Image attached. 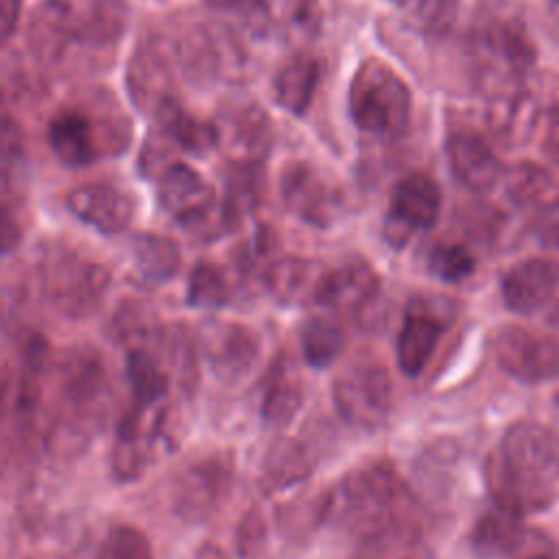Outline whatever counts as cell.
Listing matches in <instances>:
<instances>
[{
  "instance_id": "obj_47",
  "label": "cell",
  "mask_w": 559,
  "mask_h": 559,
  "mask_svg": "<svg viewBox=\"0 0 559 559\" xmlns=\"http://www.w3.org/2000/svg\"><path fill=\"white\" fill-rule=\"evenodd\" d=\"M20 20V0H2L0 4V33L2 39L9 41Z\"/></svg>"
},
{
  "instance_id": "obj_49",
  "label": "cell",
  "mask_w": 559,
  "mask_h": 559,
  "mask_svg": "<svg viewBox=\"0 0 559 559\" xmlns=\"http://www.w3.org/2000/svg\"><path fill=\"white\" fill-rule=\"evenodd\" d=\"M548 325H550L552 330H557V332H559V297L555 299L552 308L548 310Z\"/></svg>"
},
{
  "instance_id": "obj_45",
  "label": "cell",
  "mask_w": 559,
  "mask_h": 559,
  "mask_svg": "<svg viewBox=\"0 0 559 559\" xmlns=\"http://www.w3.org/2000/svg\"><path fill=\"white\" fill-rule=\"evenodd\" d=\"M544 153L559 164V94L550 100L546 111V131H544Z\"/></svg>"
},
{
  "instance_id": "obj_18",
  "label": "cell",
  "mask_w": 559,
  "mask_h": 559,
  "mask_svg": "<svg viewBox=\"0 0 559 559\" xmlns=\"http://www.w3.org/2000/svg\"><path fill=\"white\" fill-rule=\"evenodd\" d=\"M66 205L79 221L103 234L124 231L135 216V199L127 190L105 181L72 188Z\"/></svg>"
},
{
  "instance_id": "obj_39",
  "label": "cell",
  "mask_w": 559,
  "mask_h": 559,
  "mask_svg": "<svg viewBox=\"0 0 559 559\" xmlns=\"http://www.w3.org/2000/svg\"><path fill=\"white\" fill-rule=\"evenodd\" d=\"M207 7L229 17L251 37H266L273 28V13L266 0H205Z\"/></svg>"
},
{
  "instance_id": "obj_26",
  "label": "cell",
  "mask_w": 559,
  "mask_h": 559,
  "mask_svg": "<svg viewBox=\"0 0 559 559\" xmlns=\"http://www.w3.org/2000/svg\"><path fill=\"white\" fill-rule=\"evenodd\" d=\"M321 68L308 52H295L273 79L275 100L293 116H304L314 98Z\"/></svg>"
},
{
  "instance_id": "obj_28",
  "label": "cell",
  "mask_w": 559,
  "mask_h": 559,
  "mask_svg": "<svg viewBox=\"0 0 559 559\" xmlns=\"http://www.w3.org/2000/svg\"><path fill=\"white\" fill-rule=\"evenodd\" d=\"M526 535L528 528L522 524L520 515L493 504V509L476 520L469 542L480 557H511L524 544Z\"/></svg>"
},
{
  "instance_id": "obj_17",
  "label": "cell",
  "mask_w": 559,
  "mask_h": 559,
  "mask_svg": "<svg viewBox=\"0 0 559 559\" xmlns=\"http://www.w3.org/2000/svg\"><path fill=\"white\" fill-rule=\"evenodd\" d=\"M127 90L135 107L148 116L175 100V70L157 44L148 41L135 48L127 68Z\"/></svg>"
},
{
  "instance_id": "obj_13",
  "label": "cell",
  "mask_w": 559,
  "mask_h": 559,
  "mask_svg": "<svg viewBox=\"0 0 559 559\" xmlns=\"http://www.w3.org/2000/svg\"><path fill=\"white\" fill-rule=\"evenodd\" d=\"M280 188L284 205L314 227H330L343 207L341 190L308 162L288 164Z\"/></svg>"
},
{
  "instance_id": "obj_46",
  "label": "cell",
  "mask_w": 559,
  "mask_h": 559,
  "mask_svg": "<svg viewBox=\"0 0 559 559\" xmlns=\"http://www.w3.org/2000/svg\"><path fill=\"white\" fill-rule=\"evenodd\" d=\"M537 238L544 247L559 251V205L542 212L537 221Z\"/></svg>"
},
{
  "instance_id": "obj_27",
  "label": "cell",
  "mask_w": 559,
  "mask_h": 559,
  "mask_svg": "<svg viewBox=\"0 0 559 559\" xmlns=\"http://www.w3.org/2000/svg\"><path fill=\"white\" fill-rule=\"evenodd\" d=\"M504 188L509 199L526 210H552L559 205V177L537 164L520 162L504 173Z\"/></svg>"
},
{
  "instance_id": "obj_19",
  "label": "cell",
  "mask_w": 559,
  "mask_h": 559,
  "mask_svg": "<svg viewBox=\"0 0 559 559\" xmlns=\"http://www.w3.org/2000/svg\"><path fill=\"white\" fill-rule=\"evenodd\" d=\"M559 288V262L550 258H526L513 264L500 280L504 306L515 314L542 310Z\"/></svg>"
},
{
  "instance_id": "obj_51",
  "label": "cell",
  "mask_w": 559,
  "mask_h": 559,
  "mask_svg": "<svg viewBox=\"0 0 559 559\" xmlns=\"http://www.w3.org/2000/svg\"><path fill=\"white\" fill-rule=\"evenodd\" d=\"M555 404H557V406H559V393H557V397H555Z\"/></svg>"
},
{
  "instance_id": "obj_5",
  "label": "cell",
  "mask_w": 559,
  "mask_h": 559,
  "mask_svg": "<svg viewBox=\"0 0 559 559\" xmlns=\"http://www.w3.org/2000/svg\"><path fill=\"white\" fill-rule=\"evenodd\" d=\"M472 68L487 96L528 85L537 50L515 15H489L469 35Z\"/></svg>"
},
{
  "instance_id": "obj_7",
  "label": "cell",
  "mask_w": 559,
  "mask_h": 559,
  "mask_svg": "<svg viewBox=\"0 0 559 559\" xmlns=\"http://www.w3.org/2000/svg\"><path fill=\"white\" fill-rule=\"evenodd\" d=\"M41 284L55 310L68 319H85L103 304L111 273L68 247H50L41 258Z\"/></svg>"
},
{
  "instance_id": "obj_10",
  "label": "cell",
  "mask_w": 559,
  "mask_h": 559,
  "mask_svg": "<svg viewBox=\"0 0 559 559\" xmlns=\"http://www.w3.org/2000/svg\"><path fill=\"white\" fill-rule=\"evenodd\" d=\"M491 354L498 367L526 384L559 376V341L520 325H502L491 336Z\"/></svg>"
},
{
  "instance_id": "obj_42",
  "label": "cell",
  "mask_w": 559,
  "mask_h": 559,
  "mask_svg": "<svg viewBox=\"0 0 559 559\" xmlns=\"http://www.w3.org/2000/svg\"><path fill=\"white\" fill-rule=\"evenodd\" d=\"M284 15L293 33L312 39L321 28L319 0H284Z\"/></svg>"
},
{
  "instance_id": "obj_14",
  "label": "cell",
  "mask_w": 559,
  "mask_h": 559,
  "mask_svg": "<svg viewBox=\"0 0 559 559\" xmlns=\"http://www.w3.org/2000/svg\"><path fill=\"white\" fill-rule=\"evenodd\" d=\"M164 424V408L129 406L118 421L116 439L109 454V467L118 483L140 478L151 461L155 441Z\"/></svg>"
},
{
  "instance_id": "obj_25",
  "label": "cell",
  "mask_w": 559,
  "mask_h": 559,
  "mask_svg": "<svg viewBox=\"0 0 559 559\" xmlns=\"http://www.w3.org/2000/svg\"><path fill=\"white\" fill-rule=\"evenodd\" d=\"M378 290L380 277L373 266L360 258H352L330 269L321 304L336 312H358L373 301Z\"/></svg>"
},
{
  "instance_id": "obj_32",
  "label": "cell",
  "mask_w": 559,
  "mask_h": 559,
  "mask_svg": "<svg viewBox=\"0 0 559 559\" xmlns=\"http://www.w3.org/2000/svg\"><path fill=\"white\" fill-rule=\"evenodd\" d=\"M127 378L133 393L131 404L138 408H159L168 395L170 378L153 349H127Z\"/></svg>"
},
{
  "instance_id": "obj_30",
  "label": "cell",
  "mask_w": 559,
  "mask_h": 559,
  "mask_svg": "<svg viewBox=\"0 0 559 559\" xmlns=\"http://www.w3.org/2000/svg\"><path fill=\"white\" fill-rule=\"evenodd\" d=\"M304 402V384L299 371L293 367L288 356L275 360L269 371L262 397V417L271 426L288 424Z\"/></svg>"
},
{
  "instance_id": "obj_33",
  "label": "cell",
  "mask_w": 559,
  "mask_h": 559,
  "mask_svg": "<svg viewBox=\"0 0 559 559\" xmlns=\"http://www.w3.org/2000/svg\"><path fill=\"white\" fill-rule=\"evenodd\" d=\"M131 255L140 275L153 284L168 282L181 264L177 242L162 234H138L131 240Z\"/></svg>"
},
{
  "instance_id": "obj_24",
  "label": "cell",
  "mask_w": 559,
  "mask_h": 559,
  "mask_svg": "<svg viewBox=\"0 0 559 559\" xmlns=\"http://www.w3.org/2000/svg\"><path fill=\"white\" fill-rule=\"evenodd\" d=\"M539 118V105L528 85L496 92L487 100V127L502 146L524 144Z\"/></svg>"
},
{
  "instance_id": "obj_16",
  "label": "cell",
  "mask_w": 559,
  "mask_h": 559,
  "mask_svg": "<svg viewBox=\"0 0 559 559\" xmlns=\"http://www.w3.org/2000/svg\"><path fill=\"white\" fill-rule=\"evenodd\" d=\"M216 129L218 146L234 164H258L273 144L271 118L253 103H238L225 109Z\"/></svg>"
},
{
  "instance_id": "obj_11",
  "label": "cell",
  "mask_w": 559,
  "mask_h": 559,
  "mask_svg": "<svg viewBox=\"0 0 559 559\" xmlns=\"http://www.w3.org/2000/svg\"><path fill=\"white\" fill-rule=\"evenodd\" d=\"M441 210L439 186L424 173H411L402 177L393 192L389 212L384 218V240L393 249H402L413 231L430 229Z\"/></svg>"
},
{
  "instance_id": "obj_6",
  "label": "cell",
  "mask_w": 559,
  "mask_h": 559,
  "mask_svg": "<svg viewBox=\"0 0 559 559\" xmlns=\"http://www.w3.org/2000/svg\"><path fill=\"white\" fill-rule=\"evenodd\" d=\"M349 114L358 129L373 135H397L411 116V92L382 59H365L349 81Z\"/></svg>"
},
{
  "instance_id": "obj_9",
  "label": "cell",
  "mask_w": 559,
  "mask_h": 559,
  "mask_svg": "<svg viewBox=\"0 0 559 559\" xmlns=\"http://www.w3.org/2000/svg\"><path fill=\"white\" fill-rule=\"evenodd\" d=\"M332 397L347 424L360 430H378L391 415L393 382L380 362L358 360L336 376Z\"/></svg>"
},
{
  "instance_id": "obj_29",
  "label": "cell",
  "mask_w": 559,
  "mask_h": 559,
  "mask_svg": "<svg viewBox=\"0 0 559 559\" xmlns=\"http://www.w3.org/2000/svg\"><path fill=\"white\" fill-rule=\"evenodd\" d=\"M153 118L157 120L159 133H164L168 138V142H173L175 146H179L181 151H186L190 155L201 157L210 148L218 146L216 122L201 120V118L192 116L177 103V98L170 100L168 105H164Z\"/></svg>"
},
{
  "instance_id": "obj_20",
  "label": "cell",
  "mask_w": 559,
  "mask_h": 559,
  "mask_svg": "<svg viewBox=\"0 0 559 559\" xmlns=\"http://www.w3.org/2000/svg\"><path fill=\"white\" fill-rule=\"evenodd\" d=\"M330 269L312 258H280L264 269V286L284 306L321 304Z\"/></svg>"
},
{
  "instance_id": "obj_31",
  "label": "cell",
  "mask_w": 559,
  "mask_h": 559,
  "mask_svg": "<svg viewBox=\"0 0 559 559\" xmlns=\"http://www.w3.org/2000/svg\"><path fill=\"white\" fill-rule=\"evenodd\" d=\"M314 461L304 443L282 437L264 454L262 485L266 491H282L304 483L312 474Z\"/></svg>"
},
{
  "instance_id": "obj_3",
  "label": "cell",
  "mask_w": 559,
  "mask_h": 559,
  "mask_svg": "<svg viewBox=\"0 0 559 559\" xmlns=\"http://www.w3.org/2000/svg\"><path fill=\"white\" fill-rule=\"evenodd\" d=\"M127 28L124 0H44L31 22L33 50L59 61L72 48L107 50Z\"/></svg>"
},
{
  "instance_id": "obj_1",
  "label": "cell",
  "mask_w": 559,
  "mask_h": 559,
  "mask_svg": "<svg viewBox=\"0 0 559 559\" xmlns=\"http://www.w3.org/2000/svg\"><path fill=\"white\" fill-rule=\"evenodd\" d=\"M493 504L520 518L548 509L559 489V437L537 421H515L485 463Z\"/></svg>"
},
{
  "instance_id": "obj_22",
  "label": "cell",
  "mask_w": 559,
  "mask_h": 559,
  "mask_svg": "<svg viewBox=\"0 0 559 559\" xmlns=\"http://www.w3.org/2000/svg\"><path fill=\"white\" fill-rule=\"evenodd\" d=\"M157 201L181 225L201 218L216 205L210 181L199 170L177 162L157 177Z\"/></svg>"
},
{
  "instance_id": "obj_48",
  "label": "cell",
  "mask_w": 559,
  "mask_h": 559,
  "mask_svg": "<svg viewBox=\"0 0 559 559\" xmlns=\"http://www.w3.org/2000/svg\"><path fill=\"white\" fill-rule=\"evenodd\" d=\"M199 559H227L225 555H223V550L218 548V546H201V550H199Z\"/></svg>"
},
{
  "instance_id": "obj_41",
  "label": "cell",
  "mask_w": 559,
  "mask_h": 559,
  "mask_svg": "<svg viewBox=\"0 0 559 559\" xmlns=\"http://www.w3.org/2000/svg\"><path fill=\"white\" fill-rule=\"evenodd\" d=\"M96 559H153V548L140 528L116 524L100 542Z\"/></svg>"
},
{
  "instance_id": "obj_21",
  "label": "cell",
  "mask_w": 559,
  "mask_h": 559,
  "mask_svg": "<svg viewBox=\"0 0 559 559\" xmlns=\"http://www.w3.org/2000/svg\"><path fill=\"white\" fill-rule=\"evenodd\" d=\"M445 155L452 175L472 192H487L502 177V164L493 146L472 129L450 133Z\"/></svg>"
},
{
  "instance_id": "obj_44",
  "label": "cell",
  "mask_w": 559,
  "mask_h": 559,
  "mask_svg": "<svg viewBox=\"0 0 559 559\" xmlns=\"http://www.w3.org/2000/svg\"><path fill=\"white\" fill-rule=\"evenodd\" d=\"M511 559H559V550L544 533L528 531L524 544L511 555Z\"/></svg>"
},
{
  "instance_id": "obj_23",
  "label": "cell",
  "mask_w": 559,
  "mask_h": 559,
  "mask_svg": "<svg viewBox=\"0 0 559 559\" xmlns=\"http://www.w3.org/2000/svg\"><path fill=\"white\" fill-rule=\"evenodd\" d=\"M443 330L445 321L432 304L424 299L411 304L397 334V367L404 376L415 378L426 369Z\"/></svg>"
},
{
  "instance_id": "obj_40",
  "label": "cell",
  "mask_w": 559,
  "mask_h": 559,
  "mask_svg": "<svg viewBox=\"0 0 559 559\" xmlns=\"http://www.w3.org/2000/svg\"><path fill=\"white\" fill-rule=\"evenodd\" d=\"M428 269L437 280H441L445 284H456L474 273L476 258L465 245L445 242V245H437L430 251Z\"/></svg>"
},
{
  "instance_id": "obj_4",
  "label": "cell",
  "mask_w": 559,
  "mask_h": 559,
  "mask_svg": "<svg viewBox=\"0 0 559 559\" xmlns=\"http://www.w3.org/2000/svg\"><path fill=\"white\" fill-rule=\"evenodd\" d=\"M107 94L83 103L63 105L48 122V144L55 157L70 166H87L105 155H116L129 144V120Z\"/></svg>"
},
{
  "instance_id": "obj_36",
  "label": "cell",
  "mask_w": 559,
  "mask_h": 559,
  "mask_svg": "<svg viewBox=\"0 0 559 559\" xmlns=\"http://www.w3.org/2000/svg\"><path fill=\"white\" fill-rule=\"evenodd\" d=\"M402 11L406 24L421 35L443 37L459 17L461 0H391Z\"/></svg>"
},
{
  "instance_id": "obj_2",
  "label": "cell",
  "mask_w": 559,
  "mask_h": 559,
  "mask_svg": "<svg viewBox=\"0 0 559 559\" xmlns=\"http://www.w3.org/2000/svg\"><path fill=\"white\" fill-rule=\"evenodd\" d=\"M325 520L360 539L395 526H419L413 498L389 463L349 472L325 493Z\"/></svg>"
},
{
  "instance_id": "obj_15",
  "label": "cell",
  "mask_w": 559,
  "mask_h": 559,
  "mask_svg": "<svg viewBox=\"0 0 559 559\" xmlns=\"http://www.w3.org/2000/svg\"><path fill=\"white\" fill-rule=\"evenodd\" d=\"M201 343L212 373L223 382H238L245 378L260 356L258 334L234 321L210 323L203 330Z\"/></svg>"
},
{
  "instance_id": "obj_50",
  "label": "cell",
  "mask_w": 559,
  "mask_h": 559,
  "mask_svg": "<svg viewBox=\"0 0 559 559\" xmlns=\"http://www.w3.org/2000/svg\"><path fill=\"white\" fill-rule=\"evenodd\" d=\"M548 9H550V15L559 22V0H548Z\"/></svg>"
},
{
  "instance_id": "obj_34",
  "label": "cell",
  "mask_w": 559,
  "mask_h": 559,
  "mask_svg": "<svg viewBox=\"0 0 559 559\" xmlns=\"http://www.w3.org/2000/svg\"><path fill=\"white\" fill-rule=\"evenodd\" d=\"M109 336L127 349H153L162 341L164 330L146 304L124 301L109 321Z\"/></svg>"
},
{
  "instance_id": "obj_38",
  "label": "cell",
  "mask_w": 559,
  "mask_h": 559,
  "mask_svg": "<svg viewBox=\"0 0 559 559\" xmlns=\"http://www.w3.org/2000/svg\"><path fill=\"white\" fill-rule=\"evenodd\" d=\"M229 299L225 271L207 260L194 264L188 280V304L194 308H221Z\"/></svg>"
},
{
  "instance_id": "obj_37",
  "label": "cell",
  "mask_w": 559,
  "mask_h": 559,
  "mask_svg": "<svg viewBox=\"0 0 559 559\" xmlns=\"http://www.w3.org/2000/svg\"><path fill=\"white\" fill-rule=\"evenodd\" d=\"M345 347V332L330 319L314 317L301 330V354L310 367L332 365Z\"/></svg>"
},
{
  "instance_id": "obj_8",
  "label": "cell",
  "mask_w": 559,
  "mask_h": 559,
  "mask_svg": "<svg viewBox=\"0 0 559 559\" xmlns=\"http://www.w3.org/2000/svg\"><path fill=\"white\" fill-rule=\"evenodd\" d=\"M61 430L72 437L94 428L109 402V378L103 356L92 347L70 352L59 369Z\"/></svg>"
},
{
  "instance_id": "obj_43",
  "label": "cell",
  "mask_w": 559,
  "mask_h": 559,
  "mask_svg": "<svg viewBox=\"0 0 559 559\" xmlns=\"http://www.w3.org/2000/svg\"><path fill=\"white\" fill-rule=\"evenodd\" d=\"M264 539H266V526H264V520L262 515L251 509L238 524V531H236V548L242 557H253L262 550L264 546Z\"/></svg>"
},
{
  "instance_id": "obj_12",
  "label": "cell",
  "mask_w": 559,
  "mask_h": 559,
  "mask_svg": "<svg viewBox=\"0 0 559 559\" xmlns=\"http://www.w3.org/2000/svg\"><path fill=\"white\" fill-rule=\"evenodd\" d=\"M231 491V463L207 456L188 465L175 483V511L186 522L212 518Z\"/></svg>"
},
{
  "instance_id": "obj_35",
  "label": "cell",
  "mask_w": 559,
  "mask_h": 559,
  "mask_svg": "<svg viewBox=\"0 0 559 559\" xmlns=\"http://www.w3.org/2000/svg\"><path fill=\"white\" fill-rule=\"evenodd\" d=\"M354 559H430L419 526H395L360 539Z\"/></svg>"
}]
</instances>
